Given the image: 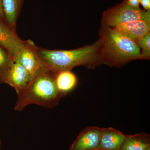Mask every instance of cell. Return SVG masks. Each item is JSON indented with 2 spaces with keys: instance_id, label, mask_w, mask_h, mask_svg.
<instances>
[{
  "instance_id": "cell-1",
  "label": "cell",
  "mask_w": 150,
  "mask_h": 150,
  "mask_svg": "<svg viewBox=\"0 0 150 150\" xmlns=\"http://www.w3.org/2000/svg\"><path fill=\"white\" fill-rule=\"evenodd\" d=\"M57 73L42 67L31 76L26 86L17 94L14 107L15 110L23 111L30 104L46 108H52L59 103L65 94L61 92L56 86Z\"/></svg>"
},
{
  "instance_id": "cell-2",
  "label": "cell",
  "mask_w": 150,
  "mask_h": 150,
  "mask_svg": "<svg viewBox=\"0 0 150 150\" xmlns=\"http://www.w3.org/2000/svg\"><path fill=\"white\" fill-rule=\"evenodd\" d=\"M101 40L92 45L71 50H49L38 47L37 52L42 67L57 73L71 71L74 67H95L100 61Z\"/></svg>"
},
{
  "instance_id": "cell-3",
  "label": "cell",
  "mask_w": 150,
  "mask_h": 150,
  "mask_svg": "<svg viewBox=\"0 0 150 150\" xmlns=\"http://www.w3.org/2000/svg\"><path fill=\"white\" fill-rule=\"evenodd\" d=\"M103 26L100 38L101 62L117 67L131 60L140 59L141 50L135 41L113 28Z\"/></svg>"
},
{
  "instance_id": "cell-4",
  "label": "cell",
  "mask_w": 150,
  "mask_h": 150,
  "mask_svg": "<svg viewBox=\"0 0 150 150\" xmlns=\"http://www.w3.org/2000/svg\"><path fill=\"white\" fill-rule=\"evenodd\" d=\"M150 16V10L135 8L128 4L126 0L105 11L103 14V25L113 28L130 22Z\"/></svg>"
},
{
  "instance_id": "cell-5",
  "label": "cell",
  "mask_w": 150,
  "mask_h": 150,
  "mask_svg": "<svg viewBox=\"0 0 150 150\" xmlns=\"http://www.w3.org/2000/svg\"><path fill=\"white\" fill-rule=\"evenodd\" d=\"M37 48L31 40H25L24 44L13 59L14 63L22 66L31 76L42 67Z\"/></svg>"
},
{
  "instance_id": "cell-6",
  "label": "cell",
  "mask_w": 150,
  "mask_h": 150,
  "mask_svg": "<svg viewBox=\"0 0 150 150\" xmlns=\"http://www.w3.org/2000/svg\"><path fill=\"white\" fill-rule=\"evenodd\" d=\"M101 128L88 127L80 133L69 150H99Z\"/></svg>"
},
{
  "instance_id": "cell-7",
  "label": "cell",
  "mask_w": 150,
  "mask_h": 150,
  "mask_svg": "<svg viewBox=\"0 0 150 150\" xmlns=\"http://www.w3.org/2000/svg\"><path fill=\"white\" fill-rule=\"evenodd\" d=\"M25 42V40L20 39L6 23L0 20V46L8 52L13 59Z\"/></svg>"
},
{
  "instance_id": "cell-8",
  "label": "cell",
  "mask_w": 150,
  "mask_h": 150,
  "mask_svg": "<svg viewBox=\"0 0 150 150\" xmlns=\"http://www.w3.org/2000/svg\"><path fill=\"white\" fill-rule=\"evenodd\" d=\"M113 28L136 42L150 32V16L120 25Z\"/></svg>"
},
{
  "instance_id": "cell-9",
  "label": "cell",
  "mask_w": 150,
  "mask_h": 150,
  "mask_svg": "<svg viewBox=\"0 0 150 150\" xmlns=\"http://www.w3.org/2000/svg\"><path fill=\"white\" fill-rule=\"evenodd\" d=\"M31 76L22 66L14 63L6 76L4 83L13 87L17 94H18L26 86Z\"/></svg>"
},
{
  "instance_id": "cell-10",
  "label": "cell",
  "mask_w": 150,
  "mask_h": 150,
  "mask_svg": "<svg viewBox=\"0 0 150 150\" xmlns=\"http://www.w3.org/2000/svg\"><path fill=\"white\" fill-rule=\"evenodd\" d=\"M126 135L109 127L102 128L99 150H120Z\"/></svg>"
},
{
  "instance_id": "cell-11",
  "label": "cell",
  "mask_w": 150,
  "mask_h": 150,
  "mask_svg": "<svg viewBox=\"0 0 150 150\" xmlns=\"http://www.w3.org/2000/svg\"><path fill=\"white\" fill-rule=\"evenodd\" d=\"M24 0H2L6 22L10 28L15 30L16 22L21 12Z\"/></svg>"
},
{
  "instance_id": "cell-12",
  "label": "cell",
  "mask_w": 150,
  "mask_h": 150,
  "mask_svg": "<svg viewBox=\"0 0 150 150\" xmlns=\"http://www.w3.org/2000/svg\"><path fill=\"white\" fill-rule=\"evenodd\" d=\"M150 146L149 135L145 133L126 135L120 150H144Z\"/></svg>"
},
{
  "instance_id": "cell-13",
  "label": "cell",
  "mask_w": 150,
  "mask_h": 150,
  "mask_svg": "<svg viewBox=\"0 0 150 150\" xmlns=\"http://www.w3.org/2000/svg\"><path fill=\"white\" fill-rule=\"evenodd\" d=\"M55 81L58 90L65 94L72 90L77 83L76 76L71 71H62L57 73Z\"/></svg>"
},
{
  "instance_id": "cell-14",
  "label": "cell",
  "mask_w": 150,
  "mask_h": 150,
  "mask_svg": "<svg viewBox=\"0 0 150 150\" xmlns=\"http://www.w3.org/2000/svg\"><path fill=\"white\" fill-rule=\"evenodd\" d=\"M14 63L10 54L0 46V83H4L6 76Z\"/></svg>"
},
{
  "instance_id": "cell-15",
  "label": "cell",
  "mask_w": 150,
  "mask_h": 150,
  "mask_svg": "<svg viewBox=\"0 0 150 150\" xmlns=\"http://www.w3.org/2000/svg\"><path fill=\"white\" fill-rule=\"evenodd\" d=\"M137 46L142 48L140 59H149L150 58V33L136 41Z\"/></svg>"
},
{
  "instance_id": "cell-16",
  "label": "cell",
  "mask_w": 150,
  "mask_h": 150,
  "mask_svg": "<svg viewBox=\"0 0 150 150\" xmlns=\"http://www.w3.org/2000/svg\"><path fill=\"white\" fill-rule=\"evenodd\" d=\"M127 2L131 7L139 8L140 0H126Z\"/></svg>"
},
{
  "instance_id": "cell-17",
  "label": "cell",
  "mask_w": 150,
  "mask_h": 150,
  "mask_svg": "<svg viewBox=\"0 0 150 150\" xmlns=\"http://www.w3.org/2000/svg\"><path fill=\"white\" fill-rule=\"evenodd\" d=\"M140 4L145 11L150 10V0H140Z\"/></svg>"
},
{
  "instance_id": "cell-18",
  "label": "cell",
  "mask_w": 150,
  "mask_h": 150,
  "mask_svg": "<svg viewBox=\"0 0 150 150\" xmlns=\"http://www.w3.org/2000/svg\"><path fill=\"white\" fill-rule=\"evenodd\" d=\"M0 20L6 22L4 14V10H3L2 0H0Z\"/></svg>"
},
{
  "instance_id": "cell-19",
  "label": "cell",
  "mask_w": 150,
  "mask_h": 150,
  "mask_svg": "<svg viewBox=\"0 0 150 150\" xmlns=\"http://www.w3.org/2000/svg\"><path fill=\"white\" fill-rule=\"evenodd\" d=\"M144 150H150V146L148 147L147 148H146V149H145Z\"/></svg>"
},
{
  "instance_id": "cell-20",
  "label": "cell",
  "mask_w": 150,
  "mask_h": 150,
  "mask_svg": "<svg viewBox=\"0 0 150 150\" xmlns=\"http://www.w3.org/2000/svg\"><path fill=\"white\" fill-rule=\"evenodd\" d=\"M1 139H0V150H1Z\"/></svg>"
}]
</instances>
